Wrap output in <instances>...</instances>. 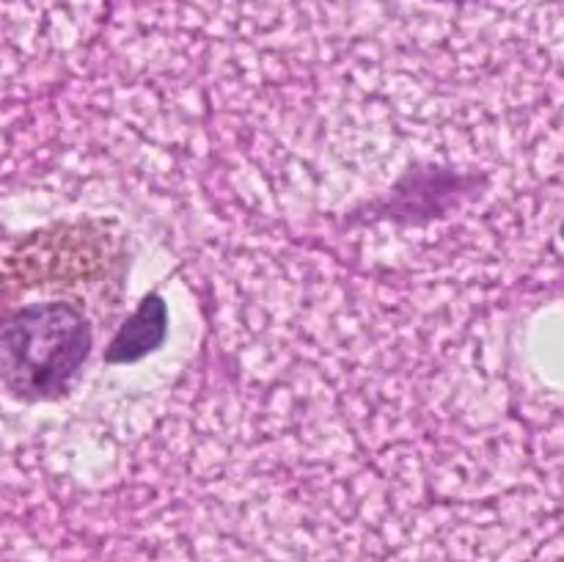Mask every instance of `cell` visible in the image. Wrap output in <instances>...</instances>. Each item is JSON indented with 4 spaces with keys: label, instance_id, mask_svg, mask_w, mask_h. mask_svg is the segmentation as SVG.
<instances>
[{
    "label": "cell",
    "instance_id": "1",
    "mask_svg": "<svg viewBox=\"0 0 564 562\" xmlns=\"http://www.w3.org/2000/svg\"><path fill=\"white\" fill-rule=\"evenodd\" d=\"M88 353V328L64 303L22 309L6 328V386L44 397L69 383Z\"/></svg>",
    "mask_w": 564,
    "mask_h": 562
}]
</instances>
